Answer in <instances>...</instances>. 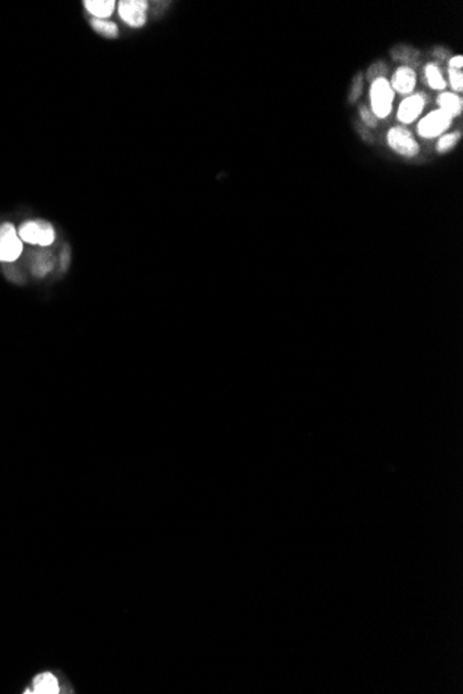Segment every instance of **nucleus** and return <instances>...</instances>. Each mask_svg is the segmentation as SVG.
Here are the masks:
<instances>
[{"mask_svg":"<svg viewBox=\"0 0 463 694\" xmlns=\"http://www.w3.org/2000/svg\"><path fill=\"white\" fill-rule=\"evenodd\" d=\"M17 233L22 243L40 247H49L56 237L54 227L51 226V223L43 219L25 220L24 223H21Z\"/></svg>","mask_w":463,"mask_h":694,"instance_id":"1","label":"nucleus"},{"mask_svg":"<svg viewBox=\"0 0 463 694\" xmlns=\"http://www.w3.org/2000/svg\"><path fill=\"white\" fill-rule=\"evenodd\" d=\"M394 102V90L390 82L383 78L372 82L371 86V106L376 118H387L391 114Z\"/></svg>","mask_w":463,"mask_h":694,"instance_id":"2","label":"nucleus"},{"mask_svg":"<svg viewBox=\"0 0 463 694\" xmlns=\"http://www.w3.org/2000/svg\"><path fill=\"white\" fill-rule=\"evenodd\" d=\"M24 251V244L18 237L13 223L0 225V262H15Z\"/></svg>","mask_w":463,"mask_h":694,"instance_id":"3","label":"nucleus"},{"mask_svg":"<svg viewBox=\"0 0 463 694\" xmlns=\"http://www.w3.org/2000/svg\"><path fill=\"white\" fill-rule=\"evenodd\" d=\"M453 117H450L443 110H434L429 113L418 125V134L425 139H433L441 136L453 122Z\"/></svg>","mask_w":463,"mask_h":694,"instance_id":"4","label":"nucleus"},{"mask_svg":"<svg viewBox=\"0 0 463 694\" xmlns=\"http://www.w3.org/2000/svg\"><path fill=\"white\" fill-rule=\"evenodd\" d=\"M387 143L391 147V150L404 157L411 159L419 154L418 142L414 139L412 134L403 127H394L389 131Z\"/></svg>","mask_w":463,"mask_h":694,"instance_id":"5","label":"nucleus"},{"mask_svg":"<svg viewBox=\"0 0 463 694\" xmlns=\"http://www.w3.org/2000/svg\"><path fill=\"white\" fill-rule=\"evenodd\" d=\"M147 7L149 3L145 0H124L120 3L118 11L122 21H125L128 25L140 28L147 21Z\"/></svg>","mask_w":463,"mask_h":694,"instance_id":"6","label":"nucleus"},{"mask_svg":"<svg viewBox=\"0 0 463 694\" xmlns=\"http://www.w3.org/2000/svg\"><path fill=\"white\" fill-rule=\"evenodd\" d=\"M425 104H426V100H425L423 95H412V96L407 97L400 104L398 114H397L398 121L405 124V125L412 124L422 114Z\"/></svg>","mask_w":463,"mask_h":694,"instance_id":"7","label":"nucleus"},{"mask_svg":"<svg viewBox=\"0 0 463 694\" xmlns=\"http://www.w3.org/2000/svg\"><path fill=\"white\" fill-rule=\"evenodd\" d=\"M390 86L400 95H408L414 92L416 86V72L414 71V68H408L404 65L400 67L393 75Z\"/></svg>","mask_w":463,"mask_h":694,"instance_id":"8","label":"nucleus"},{"mask_svg":"<svg viewBox=\"0 0 463 694\" xmlns=\"http://www.w3.org/2000/svg\"><path fill=\"white\" fill-rule=\"evenodd\" d=\"M391 57H393L396 61L404 63V64H405L404 67L412 68V67H418V65H419L421 53H419V50H416V49H415V47H412V46H408V45H397V46H396V47H393V50H391Z\"/></svg>","mask_w":463,"mask_h":694,"instance_id":"9","label":"nucleus"},{"mask_svg":"<svg viewBox=\"0 0 463 694\" xmlns=\"http://www.w3.org/2000/svg\"><path fill=\"white\" fill-rule=\"evenodd\" d=\"M437 104L440 106V110L447 113L450 117H458L461 115L463 108L462 97L455 95V93H441L437 97Z\"/></svg>","mask_w":463,"mask_h":694,"instance_id":"10","label":"nucleus"},{"mask_svg":"<svg viewBox=\"0 0 463 694\" xmlns=\"http://www.w3.org/2000/svg\"><path fill=\"white\" fill-rule=\"evenodd\" d=\"M86 10L95 15V18L104 19L114 13V0H88L83 3Z\"/></svg>","mask_w":463,"mask_h":694,"instance_id":"11","label":"nucleus"},{"mask_svg":"<svg viewBox=\"0 0 463 694\" xmlns=\"http://www.w3.org/2000/svg\"><path fill=\"white\" fill-rule=\"evenodd\" d=\"M33 693L54 694L58 693L57 679L51 674H42L33 679Z\"/></svg>","mask_w":463,"mask_h":694,"instance_id":"12","label":"nucleus"},{"mask_svg":"<svg viewBox=\"0 0 463 694\" xmlns=\"http://www.w3.org/2000/svg\"><path fill=\"white\" fill-rule=\"evenodd\" d=\"M425 76H426V81L432 89H434V90H444L446 89V86H447L446 79L441 75V71L436 64L430 63L425 67Z\"/></svg>","mask_w":463,"mask_h":694,"instance_id":"13","label":"nucleus"},{"mask_svg":"<svg viewBox=\"0 0 463 694\" xmlns=\"http://www.w3.org/2000/svg\"><path fill=\"white\" fill-rule=\"evenodd\" d=\"M53 268V259L49 252L42 251L35 257V261L32 262V273L38 277L46 276Z\"/></svg>","mask_w":463,"mask_h":694,"instance_id":"14","label":"nucleus"},{"mask_svg":"<svg viewBox=\"0 0 463 694\" xmlns=\"http://www.w3.org/2000/svg\"><path fill=\"white\" fill-rule=\"evenodd\" d=\"M92 26L96 32L104 35V36H108V38H115L117 33H118V26L117 24L111 22V21H106V19H100V18H92Z\"/></svg>","mask_w":463,"mask_h":694,"instance_id":"15","label":"nucleus"},{"mask_svg":"<svg viewBox=\"0 0 463 694\" xmlns=\"http://www.w3.org/2000/svg\"><path fill=\"white\" fill-rule=\"evenodd\" d=\"M461 139V132H455V134H448V135H444L440 138L439 143H437V152L440 154H444V153H448L450 150H453L458 140Z\"/></svg>","mask_w":463,"mask_h":694,"instance_id":"16","label":"nucleus"},{"mask_svg":"<svg viewBox=\"0 0 463 694\" xmlns=\"http://www.w3.org/2000/svg\"><path fill=\"white\" fill-rule=\"evenodd\" d=\"M389 74V68L387 65L383 63V61H377L375 64H372L368 70V81L369 82H375L377 79H383L386 78V75Z\"/></svg>","mask_w":463,"mask_h":694,"instance_id":"17","label":"nucleus"},{"mask_svg":"<svg viewBox=\"0 0 463 694\" xmlns=\"http://www.w3.org/2000/svg\"><path fill=\"white\" fill-rule=\"evenodd\" d=\"M362 88H364V79H362V74H357V76L354 78L352 81V86H351V90H350V103H355L361 93H362Z\"/></svg>","mask_w":463,"mask_h":694,"instance_id":"18","label":"nucleus"},{"mask_svg":"<svg viewBox=\"0 0 463 694\" xmlns=\"http://www.w3.org/2000/svg\"><path fill=\"white\" fill-rule=\"evenodd\" d=\"M450 82L451 86L455 92L461 93L463 90V72L462 70H451L450 68Z\"/></svg>","mask_w":463,"mask_h":694,"instance_id":"19","label":"nucleus"},{"mask_svg":"<svg viewBox=\"0 0 463 694\" xmlns=\"http://www.w3.org/2000/svg\"><path fill=\"white\" fill-rule=\"evenodd\" d=\"M359 113H361V118H362V122L365 127L368 128H376L377 125V118L373 115V113H371V110L365 106H362L359 108Z\"/></svg>","mask_w":463,"mask_h":694,"instance_id":"20","label":"nucleus"},{"mask_svg":"<svg viewBox=\"0 0 463 694\" xmlns=\"http://www.w3.org/2000/svg\"><path fill=\"white\" fill-rule=\"evenodd\" d=\"M463 57L462 56H455L450 60V68L451 70H462Z\"/></svg>","mask_w":463,"mask_h":694,"instance_id":"21","label":"nucleus"},{"mask_svg":"<svg viewBox=\"0 0 463 694\" xmlns=\"http://www.w3.org/2000/svg\"><path fill=\"white\" fill-rule=\"evenodd\" d=\"M434 56H436L437 58H440V60H444V58H447V57L450 56V51H448L447 49L437 47V49L434 50Z\"/></svg>","mask_w":463,"mask_h":694,"instance_id":"22","label":"nucleus"}]
</instances>
